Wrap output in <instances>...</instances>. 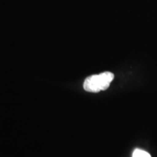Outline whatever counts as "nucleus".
<instances>
[{
	"mask_svg": "<svg viewBox=\"0 0 157 157\" xmlns=\"http://www.w3.org/2000/svg\"><path fill=\"white\" fill-rule=\"evenodd\" d=\"M114 75L109 71L88 76L84 80L83 87L89 93H98L107 90L113 81Z\"/></svg>",
	"mask_w": 157,
	"mask_h": 157,
	"instance_id": "nucleus-1",
	"label": "nucleus"
},
{
	"mask_svg": "<svg viewBox=\"0 0 157 157\" xmlns=\"http://www.w3.org/2000/svg\"><path fill=\"white\" fill-rule=\"evenodd\" d=\"M132 157H151V154L145 151L137 148L132 153Z\"/></svg>",
	"mask_w": 157,
	"mask_h": 157,
	"instance_id": "nucleus-2",
	"label": "nucleus"
}]
</instances>
